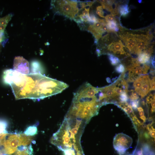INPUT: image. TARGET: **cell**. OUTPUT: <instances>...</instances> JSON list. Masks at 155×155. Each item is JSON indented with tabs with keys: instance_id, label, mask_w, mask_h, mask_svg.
Returning a JSON list of instances; mask_svg holds the SVG:
<instances>
[{
	"instance_id": "6da1fadb",
	"label": "cell",
	"mask_w": 155,
	"mask_h": 155,
	"mask_svg": "<svg viewBox=\"0 0 155 155\" xmlns=\"http://www.w3.org/2000/svg\"><path fill=\"white\" fill-rule=\"evenodd\" d=\"M3 80L11 87L16 99H42L60 93L68 85L41 73L22 74L14 69L5 70Z\"/></svg>"
},
{
	"instance_id": "7a4b0ae2",
	"label": "cell",
	"mask_w": 155,
	"mask_h": 155,
	"mask_svg": "<svg viewBox=\"0 0 155 155\" xmlns=\"http://www.w3.org/2000/svg\"><path fill=\"white\" fill-rule=\"evenodd\" d=\"M98 92V88L88 82L82 84L74 93L71 105L65 117L80 119L88 122L99 108Z\"/></svg>"
},
{
	"instance_id": "3957f363",
	"label": "cell",
	"mask_w": 155,
	"mask_h": 155,
	"mask_svg": "<svg viewBox=\"0 0 155 155\" xmlns=\"http://www.w3.org/2000/svg\"><path fill=\"white\" fill-rule=\"evenodd\" d=\"M33 137L24 133L4 134L1 136V141L5 154L12 155L20 147L30 145Z\"/></svg>"
},
{
	"instance_id": "277c9868",
	"label": "cell",
	"mask_w": 155,
	"mask_h": 155,
	"mask_svg": "<svg viewBox=\"0 0 155 155\" xmlns=\"http://www.w3.org/2000/svg\"><path fill=\"white\" fill-rule=\"evenodd\" d=\"M51 8L55 13L74 19L78 13L77 1L69 0L52 1Z\"/></svg>"
},
{
	"instance_id": "5b68a950",
	"label": "cell",
	"mask_w": 155,
	"mask_h": 155,
	"mask_svg": "<svg viewBox=\"0 0 155 155\" xmlns=\"http://www.w3.org/2000/svg\"><path fill=\"white\" fill-rule=\"evenodd\" d=\"M106 24L103 19H98V21L88 28V30L91 32L94 37L95 42L97 44L98 40L101 37L102 34L106 32L103 29L104 26Z\"/></svg>"
},
{
	"instance_id": "8992f818",
	"label": "cell",
	"mask_w": 155,
	"mask_h": 155,
	"mask_svg": "<svg viewBox=\"0 0 155 155\" xmlns=\"http://www.w3.org/2000/svg\"><path fill=\"white\" fill-rule=\"evenodd\" d=\"M14 69L24 74H28L30 71L28 61L22 57H16L14 60Z\"/></svg>"
},
{
	"instance_id": "52a82bcc",
	"label": "cell",
	"mask_w": 155,
	"mask_h": 155,
	"mask_svg": "<svg viewBox=\"0 0 155 155\" xmlns=\"http://www.w3.org/2000/svg\"><path fill=\"white\" fill-rule=\"evenodd\" d=\"M119 36L125 47L130 52L133 53L136 45L135 34L127 32L125 34L119 35Z\"/></svg>"
},
{
	"instance_id": "ba28073f",
	"label": "cell",
	"mask_w": 155,
	"mask_h": 155,
	"mask_svg": "<svg viewBox=\"0 0 155 155\" xmlns=\"http://www.w3.org/2000/svg\"><path fill=\"white\" fill-rule=\"evenodd\" d=\"M135 36L136 45L133 53L139 55L148 48L149 42L145 35L135 34Z\"/></svg>"
},
{
	"instance_id": "9c48e42d",
	"label": "cell",
	"mask_w": 155,
	"mask_h": 155,
	"mask_svg": "<svg viewBox=\"0 0 155 155\" xmlns=\"http://www.w3.org/2000/svg\"><path fill=\"white\" fill-rule=\"evenodd\" d=\"M124 46L121 40L113 42L107 46V49L115 54H124L125 53Z\"/></svg>"
},
{
	"instance_id": "30bf717a",
	"label": "cell",
	"mask_w": 155,
	"mask_h": 155,
	"mask_svg": "<svg viewBox=\"0 0 155 155\" xmlns=\"http://www.w3.org/2000/svg\"><path fill=\"white\" fill-rule=\"evenodd\" d=\"M149 76L148 75H143V82L138 94L142 98H143L148 94L150 91V85L149 82Z\"/></svg>"
},
{
	"instance_id": "8fae6325",
	"label": "cell",
	"mask_w": 155,
	"mask_h": 155,
	"mask_svg": "<svg viewBox=\"0 0 155 155\" xmlns=\"http://www.w3.org/2000/svg\"><path fill=\"white\" fill-rule=\"evenodd\" d=\"M32 149L31 145L22 146L19 147L16 151L12 155H32Z\"/></svg>"
},
{
	"instance_id": "7c38bea8",
	"label": "cell",
	"mask_w": 155,
	"mask_h": 155,
	"mask_svg": "<svg viewBox=\"0 0 155 155\" xmlns=\"http://www.w3.org/2000/svg\"><path fill=\"white\" fill-rule=\"evenodd\" d=\"M12 16V14L10 13L3 18H0V32H4L6 26Z\"/></svg>"
},
{
	"instance_id": "4fadbf2b",
	"label": "cell",
	"mask_w": 155,
	"mask_h": 155,
	"mask_svg": "<svg viewBox=\"0 0 155 155\" xmlns=\"http://www.w3.org/2000/svg\"><path fill=\"white\" fill-rule=\"evenodd\" d=\"M151 55L144 51L139 55L137 61L140 64H144L148 62H149V59Z\"/></svg>"
},
{
	"instance_id": "5bb4252c",
	"label": "cell",
	"mask_w": 155,
	"mask_h": 155,
	"mask_svg": "<svg viewBox=\"0 0 155 155\" xmlns=\"http://www.w3.org/2000/svg\"><path fill=\"white\" fill-rule=\"evenodd\" d=\"M118 11L120 15L124 17L126 16L130 12L128 5L127 4L120 6L118 8Z\"/></svg>"
},
{
	"instance_id": "9a60e30c",
	"label": "cell",
	"mask_w": 155,
	"mask_h": 155,
	"mask_svg": "<svg viewBox=\"0 0 155 155\" xmlns=\"http://www.w3.org/2000/svg\"><path fill=\"white\" fill-rule=\"evenodd\" d=\"M143 75H141L138 77L134 81L133 84L135 91L137 93H138L142 83Z\"/></svg>"
},
{
	"instance_id": "2e32d148",
	"label": "cell",
	"mask_w": 155,
	"mask_h": 155,
	"mask_svg": "<svg viewBox=\"0 0 155 155\" xmlns=\"http://www.w3.org/2000/svg\"><path fill=\"white\" fill-rule=\"evenodd\" d=\"M106 25L108 29L110 31L117 32L119 30L117 22L116 20L108 22Z\"/></svg>"
},
{
	"instance_id": "e0dca14e",
	"label": "cell",
	"mask_w": 155,
	"mask_h": 155,
	"mask_svg": "<svg viewBox=\"0 0 155 155\" xmlns=\"http://www.w3.org/2000/svg\"><path fill=\"white\" fill-rule=\"evenodd\" d=\"M31 69L32 70V73H39L41 69L40 63L37 61H33L31 63Z\"/></svg>"
},
{
	"instance_id": "ac0fdd59",
	"label": "cell",
	"mask_w": 155,
	"mask_h": 155,
	"mask_svg": "<svg viewBox=\"0 0 155 155\" xmlns=\"http://www.w3.org/2000/svg\"><path fill=\"white\" fill-rule=\"evenodd\" d=\"M37 131V128L36 126H30L27 128L25 131L24 133L27 135L32 136L35 135Z\"/></svg>"
},
{
	"instance_id": "d6986e66",
	"label": "cell",
	"mask_w": 155,
	"mask_h": 155,
	"mask_svg": "<svg viewBox=\"0 0 155 155\" xmlns=\"http://www.w3.org/2000/svg\"><path fill=\"white\" fill-rule=\"evenodd\" d=\"M108 57L111 63L113 65H115L120 63L119 59L112 54H108Z\"/></svg>"
},
{
	"instance_id": "ffe728a7",
	"label": "cell",
	"mask_w": 155,
	"mask_h": 155,
	"mask_svg": "<svg viewBox=\"0 0 155 155\" xmlns=\"http://www.w3.org/2000/svg\"><path fill=\"white\" fill-rule=\"evenodd\" d=\"M96 13L100 17L104 18V12L101 6H99L96 7Z\"/></svg>"
},
{
	"instance_id": "44dd1931",
	"label": "cell",
	"mask_w": 155,
	"mask_h": 155,
	"mask_svg": "<svg viewBox=\"0 0 155 155\" xmlns=\"http://www.w3.org/2000/svg\"><path fill=\"white\" fill-rule=\"evenodd\" d=\"M63 151L64 155H75V151L72 149H68L65 150Z\"/></svg>"
},
{
	"instance_id": "7402d4cb",
	"label": "cell",
	"mask_w": 155,
	"mask_h": 155,
	"mask_svg": "<svg viewBox=\"0 0 155 155\" xmlns=\"http://www.w3.org/2000/svg\"><path fill=\"white\" fill-rule=\"evenodd\" d=\"M105 18L106 21L107 23L115 20V15L112 14L106 16L105 17Z\"/></svg>"
},
{
	"instance_id": "603a6c76",
	"label": "cell",
	"mask_w": 155,
	"mask_h": 155,
	"mask_svg": "<svg viewBox=\"0 0 155 155\" xmlns=\"http://www.w3.org/2000/svg\"><path fill=\"white\" fill-rule=\"evenodd\" d=\"M119 99L122 102H126L128 99L127 93L125 92H123L120 95Z\"/></svg>"
},
{
	"instance_id": "cb8c5ba5",
	"label": "cell",
	"mask_w": 155,
	"mask_h": 155,
	"mask_svg": "<svg viewBox=\"0 0 155 155\" xmlns=\"http://www.w3.org/2000/svg\"><path fill=\"white\" fill-rule=\"evenodd\" d=\"M149 83L150 91L155 90V77H154L152 80H150V78L149 79Z\"/></svg>"
},
{
	"instance_id": "d4e9b609",
	"label": "cell",
	"mask_w": 155,
	"mask_h": 155,
	"mask_svg": "<svg viewBox=\"0 0 155 155\" xmlns=\"http://www.w3.org/2000/svg\"><path fill=\"white\" fill-rule=\"evenodd\" d=\"M131 94L129 96L130 98L132 100H136L138 98L137 93L133 90L131 91Z\"/></svg>"
},
{
	"instance_id": "484cf974",
	"label": "cell",
	"mask_w": 155,
	"mask_h": 155,
	"mask_svg": "<svg viewBox=\"0 0 155 155\" xmlns=\"http://www.w3.org/2000/svg\"><path fill=\"white\" fill-rule=\"evenodd\" d=\"M124 66L122 64H119L115 68L116 71L118 73H121L123 72L125 70Z\"/></svg>"
},
{
	"instance_id": "4316f807",
	"label": "cell",
	"mask_w": 155,
	"mask_h": 155,
	"mask_svg": "<svg viewBox=\"0 0 155 155\" xmlns=\"http://www.w3.org/2000/svg\"><path fill=\"white\" fill-rule=\"evenodd\" d=\"M155 99V95L153 96L151 94L148 96L146 98V101L148 103H150L152 101Z\"/></svg>"
},
{
	"instance_id": "83f0119b",
	"label": "cell",
	"mask_w": 155,
	"mask_h": 155,
	"mask_svg": "<svg viewBox=\"0 0 155 155\" xmlns=\"http://www.w3.org/2000/svg\"><path fill=\"white\" fill-rule=\"evenodd\" d=\"M123 109L125 112L128 114L131 113L132 111V109L131 107L129 106L125 107Z\"/></svg>"
},
{
	"instance_id": "f1b7e54d",
	"label": "cell",
	"mask_w": 155,
	"mask_h": 155,
	"mask_svg": "<svg viewBox=\"0 0 155 155\" xmlns=\"http://www.w3.org/2000/svg\"><path fill=\"white\" fill-rule=\"evenodd\" d=\"M139 103L138 101L134 100L131 103V106L132 108L134 109H136Z\"/></svg>"
},
{
	"instance_id": "f546056e",
	"label": "cell",
	"mask_w": 155,
	"mask_h": 155,
	"mask_svg": "<svg viewBox=\"0 0 155 155\" xmlns=\"http://www.w3.org/2000/svg\"><path fill=\"white\" fill-rule=\"evenodd\" d=\"M120 140L122 142L125 143L126 142L127 140L125 137L122 136L121 137Z\"/></svg>"
},
{
	"instance_id": "4dcf8cb0",
	"label": "cell",
	"mask_w": 155,
	"mask_h": 155,
	"mask_svg": "<svg viewBox=\"0 0 155 155\" xmlns=\"http://www.w3.org/2000/svg\"><path fill=\"white\" fill-rule=\"evenodd\" d=\"M150 135L152 137H153V138H154L155 136V131H151V132H150Z\"/></svg>"
},
{
	"instance_id": "1f68e13d",
	"label": "cell",
	"mask_w": 155,
	"mask_h": 155,
	"mask_svg": "<svg viewBox=\"0 0 155 155\" xmlns=\"http://www.w3.org/2000/svg\"><path fill=\"white\" fill-rule=\"evenodd\" d=\"M151 63L152 64V65L154 67L155 65V61H154V57H153V58H151Z\"/></svg>"
},
{
	"instance_id": "d6a6232c",
	"label": "cell",
	"mask_w": 155,
	"mask_h": 155,
	"mask_svg": "<svg viewBox=\"0 0 155 155\" xmlns=\"http://www.w3.org/2000/svg\"><path fill=\"white\" fill-rule=\"evenodd\" d=\"M151 103L152 107H155V100H153Z\"/></svg>"
},
{
	"instance_id": "836d02e7",
	"label": "cell",
	"mask_w": 155,
	"mask_h": 155,
	"mask_svg": "<svg viewBox=\"0 0 155 155\" xmlns=\"http://www.w3.org/2000/svg\"><path fill=\"white\" fill-rule=\"evenodd\" d=\"M139 115L141 116H144V113L143 111H140L139 112Z\"/></svg>"
},
{
	"instance_id": "e575fe53",
	"label": "cell",
	"mask_w": 155,
	"mask_h": 155,
	"mask_svg": "<svg viewBox=\"0 0 155 155\" xmlns=\"http://www.w3.org/2000/svg\"><path fill=\"white\" fill-rule=\"evenodd\" d=\"M140 118L144 121H145L146 119V118L144 116H141Z\"/></svg>"
},
{
	"instance_id": "d590c367",
	"label": "cell",
	"mask_w": 155,
	"mask_h": 155,
	"mask_svg": "<svg viewBox=\"0 0 155 155\" xmlns=\"http://www.w3.org/2000/svg\"><path fill=\"white\" fill-rule=\"evenodd\" d=\"M137 109L138 111L139 112L143 111V108L141 107L137 108Z\"/></svg>"
},
{
	"instance_id": "8d00e7d4",
	"label": "cell",
	"mask_w": 155,
	"mask_h": 155,
	"mask_svg": "<svg viewBox=\"0 0 155 155\" xmlns=\"http://www.w3.org/2000/svg\"><path fill=\"white\" fill-rule=\"evenodd\" d=\"M151 111L152 112H154L155 111V107H152Z\"/></svg>"
},
{
	"instance_id": "74e56055",
	"label": "cell",
	"mask_w": 155,
	"mask_h": 155,
	"mask_svg": "<svg viewBox=\"0 0 155 155\" xmlns=\"http://www.w3.org/2000/svg\"><path fill=\"white\" fill-rule=\"evenodd\" d=\"M145 136L146 138L148 137L149 136L146 133H145Z\"/></svg>"
},
{
	"instance_id": "f35d334b",
	"label": "cell",
	"mask_w": 155,
	"mask_h": 155,
	"mask_svg": "<svg viewBox=\"0 0 155 155\" xmlns=\"http://www.w3.org/2000/svg\"><path fill=\"white\" fill-rule=\"evenodd\" d=\"M138 2L139 3H141L142 2V0H138Z\"/></svg>"
},
{
	"instance_id": "ab89813d",
	"label": "cell",
	"mask_w": 155,
	"mask_h": 155,
	"mask_svg": "<svg viewBox=\"0 0 155 155\" xmlns=\"http://www.w3.org/2000/svg\"></svg>"
}]
</instances>
